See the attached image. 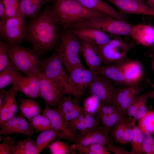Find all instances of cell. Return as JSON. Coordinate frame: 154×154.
Returning a JSON list of instances; mask_svg holds the SVG:
<instances>
[{
    "instance_id": "47",
    "label": "cell",
    "mask_w": 154,
    "mask_h": 154,
    "mask_svg": "<svg viewBox=\"0 0 154 154\" xmlns=\"http://www.w3.org/2000/svg\"><path fill=\"white\" fill-rule=\"evenodd\" d=\"M68 126L76 130H79L80 133H83L88 132L87 128L84 123L77 118L67 122Z\"/></svg>"
},
{
    "instance_id": "51",
    "label": "cell",
    "mask_w": 154,
    "mask_h": 154,
    "mask_svg": "<svg viewBox=\"0 0 154 154\" xmlns=\"http://www.w3.org/2000/svg\"><path fill=\"white\" fill-rule=\"evenodd\" d=\"M6 91L4 89H0V107L2 104L3 100L5 96Z\"/></svg>"
},
{
    "instance_id": "16",
    "label": "cell",
    "mask_w": 154,
    "mask_h": 154,
    "mask_svg": "<svg viewBox=\"0 0 154 154\" xmlns=\"http://www.w3.org/2000/svg\"><path fill=\"white\" fill-rule=\"evenodd\" d=\"M75 142L84 146L98 144L105 146L113 143L110 137L105 134L102 125L98 126L86 133H79Z\"/></svg>"
},
{
    "instance_id": "23",
    "label": "cell",
    "mask_w": 154,
    "mask_h": 154,
    "mask_svg": "<svg viewBox=\"0 0 154 154\" xmlns=\"http://www.w3.org/2000/svg\"><path fill=\"white\" fill-rule=\"evenodd\" d=\"M53 0H20V13L24 17H36L42 7Z\"/></svg>"
},
{
    "instance_id": "31",
    "label": "cell",
    "mask_w": 154,
    "mask_h": 154,
    "mask_svg": "<svg viewBox=\"0 0 154 154\" xmlns=\"http://www.w3.org/2000/svg\"><path fill=\"white\" fill-rule=\"evenodd\" d=\"M78 104V100L73 99L70 96H62L57 103L56 109L63 117Z\"/></svg>"
},
{
    "instance_id": "5",
    "label": "cell",
    "mask_w": 154,
    "mask_h": 154,
    "mask_svg": "<svg viewBox=\"0 0 154 154\" xmlns=\"http://www.w3.org/2000/svg\"><path fill=\"white\" fill-rule=\"evenodd\" d=\"M7 45L9 59L20 72L26 76L39 72L40 55L36 50L18 44Z\"/></svg>"
},
{
    "instance_id": "56",
    "label": "cell",
    "mask_w": 154,
    "mask_h": 154,
    "mask_svg": "<svg viewBox=\"0 0 154 154\" xmlns=\"http://www.w3.org/2000/svg\"><path fill=\"white\" fill-rule=\"evenodd\" d=\"M153 45L152 49L153 50H154V44Z\"/></svg>"
},
{
    "instance_id": "49",
    "label": "cell",
    "mask_w": 154,
    "mask_h": 154,
    "mask_svg": "<svg viewBox=\"0 0 154 154\" xmlns=\"http://www.w3.org/2000/svg\"><path fill=\"white\" fill-rule=\"evenodd\" d=\"M138 95L127 109L126 112L130 120L135 115L139 103Z\"/></svg>"
},
{
    "instance_id": "35",
    "label": "cell",
    "mask_w": 154,
    "mask_h": 154,
    "mask_svg": "<svg viewBox=\"0 0 154 154\" xmlns=\"http://www.w3.org/2000/svg\"><path fill=\"white\" fill-rule=\"evenodd\" d=\"M76 148L81 154H110L105 147L98 144H93L84 146L76 143Z\"/></svg>"
},
{
    "instance_id": "22",
    "label": "cell",
    "mask_w": 154,
    "mask_h": 154,
    "mask_svg": "<svg viewBox=\"0 0 154 154\" xmlns=\"http://www.w3.org/2000/svg\"><path fill=\"white\" fill-rule=\"evenodd\" d=\"M99 75L111 80L116 83L129 85L121 69L117 65L111 64L100 66L96 70Z\"/></svg>"
},
{
    "instance_id": "10",
    "label": "cell",
    "mask_w": 154,
    "mask_h": 154,
    "mask_svg": "<svg viewBox=\"0 0 154 154\" xmlns=\"http://www.w3.org/2000/svg\"><path fill=\"white\" fill-rule=\"evenodd\" d=\"M69 73V84L80 97L98 74L96 71L86 69L84 66L75 68Z\"/></svg>"
},
{
    "instance_id": "17",
    "label": "cell",
    "mask_w": 154,
    "mask_h": 154,
    "mask_svg": "<svg viewBox=\"0 0 154 154\" xmlns=\"http://www.w3.org/2000/svg\"><path fill=\"white\" fill-rule=\"evenodd\" d=\"M18 92L17 88L13 85L6 91L2 105L0 107V123L13 117L17 112L18 107L15 96Z\"/></svg>"
},
{
    "instance_id": "24",
    "label": "cell",
    "mask_w": 154,
    "mask_h": 154,
    "mask_svg": "<svg viewBox=\"0 0 154 154\" xmlns=\"http://www.w3.org/2000/svg\"><path fill=\"white\" fill-rule=\"evenodd\" d=\"M20 72L10 60L7 66L0 71V89L12 85L17 78L23 76Z\"/></svg>"
},
{
    "instance_id": "55",
    "label": "cell",
    "mask_w": 154,
    "mask_h": 154,
    "mask_svg": "<svg viewBox=\"0 0 154 154\" xmlns=\"http://www.w3.org/2000/svg\"><path fill=\"white\" fill-rule=\"evenodd\" d=\"M138 0L139 1H141L142 2H143L144 3V0Z\"/></svg>"
},
{
    "instance_id": "52",
    "label": "cell",
    "mask_w": 154,
    "mask_h": 154,
    "mask_svg": "<svg viewBox=\"0 0 154 154\" xmlns=\"http://www.w3.org/2000/svg\"><path fill=\"white\" fill-rule=\"evenodd\" d=\"M147 80L149 84L153 89V91L149 92V98H151L154 100V83L152 82L149 79H147Z\"/></svg>"
},
{
    "instance_id": "43",
    "label": "cell",
    "mask_w": 154,
    "mask_h": 154,
    "mask_svg": "<svg viewBox=\"0 0 154 154\" xmlns=\"http://www.w3.org/2000/svg\"><path fill=\"white\" fill-rule=\"evenodd\" d=\"M143 133L142 146L143 153L146 154H153L152 146L153 138L152 135L147 131H145Z\"/></svg>"
},
{
    "instance_id": "18",
    "label": "cell",
    "mask_w": 154,
    "mask_h": 154,
    "mask_svg": "<svg viewBox=\"0 0 154 154\" xmlns=\"http://www.w3.org/2000/svg\"><path fill=\"white\" fill-rule=\"evenodd\" d=\"M130 36L144 46L153 45L154 44V27L143 24L132 25Z\"/></svg>"
},
{
    "instance_id": "12",
    "label": "cell",
    "mask_w": 154,
    "mask_h": 154,
    "mask_svg": "<svg viewBox=\"0 0 154 154\" xmlns=\"http://www.w3.org/2000/svg\"><path fill=\"white\" fill-rule=\"evenodd\" d=\"M0 134L5 136L15 133L23 134L30 138L34 134L33 128L24 117L15 115L7 120L0 123Z\"/></svg>"
},
{
    "instance_id": "34",
    "label": "cell",
    "mask_w": 154,
    "mask_h": 154,
    "mask_svg": "<svg viewBox=\"0 0 154 154\" xmlns=\"http://www.w3.org/2000/svg\"><path fill=\"white\" fill-rule=\"evenodd\" d=\"M133 136L131 142L132 154H143L142 143L143 133L135 124L133 127Z\"/></svg>"
},
{
    "instance_id": "15",
    "label": "cell",
    "mask_w": 154,
    "mask_h": 154,
    "mask_svg": "<svg viewBox=\"0 0 154 154\" xmlns=\"http://www.w3.org/2000/svg\"><path fill=\"white\" fill-rule=\"evenodd\" d=\"M69 30L79 39L96 45L107 44L110 40L107 33L91 28H83Z\"/></svg>"
},
{
    "instance_id": "38",
    "label": "cell",
    "mask_w": 154,
    "mask_h": 154,
    "mask_svg": "<svg viewBox=\"0 0 154 154\" xmlns=\"http://www.w3.org/2000/svg\"><path fill=\"white\" fill-rule=\"evenodd\" d=\"M129 120L128 117L124 116L117 122L111 131L113 138L119 143H122L124 130L127 123Z\"/></svg>"
},
{
    "instance_id": "6",
    "label": "cell",
    "mask_w": 154,
    "mask_h": 154,
    "mask_svg": "<svg viewBox=\"0 0 154 154\" xmlns=\"http://www.w3.org/2000/svg\"><path fill=\"white\" fill-rule=\"evenodd\" d=\"M63 65L56 50L50 57L40 59L39 72L60 84L64 88V95H72L78 100L80 97L70 86L68 76Z\"/></svg>"
},
{
    "instance_id": "44",
    "label": "cell",
    "mask_w": 154,
    "mask_h": 154,
    "mask_svg": "<svg viewBox=\"0 0 154 154\" xmlns=\"http://www.w3.org/2000/svg\"><path fill=\"white\" fill-rule=\"evenodd\" d=\"M7 44L0 41V71L8 64L10 60Z\"/></svg>"
},
{
    "instance_id": "8",
    "label": "cell",
    "mask_w": 154,
    "mask_h": 154,
    "mask_svg": "<svg viewBox=\"0 0 154 154\" xmlns=\"http://www.w3.org/2000/svg\"><path fill=\"white\" fill-rule=\"evenodd\" d=\"M96 46L102 62L106 65L124 60L130 48L118 40L113 39L105 44Z\"/></svg>"
},
{
    "instance_id": "57",
    "label": "cell",
    "mask_w": 154,
    "mask_h": 154,
    "mask_svg": "<svg viewBox=\"0 0 154 154\" xmlns=\"http://www.w3.org/2000/svg\"><path fill=\"white\" fill-rule=\"evenodd\" d=\"M153 65H154V64H153Z\"/></svg>"
},
{
    "instance_id": "1",
    "label": "cell",
    "mask_w": 154,
    "mask_h": 154,
    "mask_svg": "<svg viewBox=\"0 0 154 154\" xmlns=\"http://www.w3.org/2000/svg\"><path fill=\"white\" fill-rule=\"evenodd\" d=\"M60 26L52 5H49L26 26L24 40L30 43L40 55L44 54L58 47Z\"/></svg>"
},
{
    "instance_id": "4",
    "label": "cell",
    "mask_w": 154,
    "mask_h": 154,
    "mask_svg": "<svg viewBox=\"0 0 154 154\" xmlns=\"http://www.w3.org/2000/svg\"><path fill=\"white\" fill-rule=\"evenodd\" d=\"M132 25L109 16L92 18L71 24L64 29H96L116 35L130 36Z\"/></svg>"
},
{
    "instance_id": "28",
    "label": "cell",
    "mask_w": 154,
    "mask_h": 154,
    "mask_svg": "<svg viewBox=\"0 0 154 154\" xmlns=\"http://www.w3.org/2000/svg\"><path fill=\"white\" fill-rule=\"evenodd\" d=\"M142 89L137 85H125L117 88L113 99L114 104L119 106L126 99L133 93L141 91Z\"/></svg>"
},
{
    "instance_id": "48",
    "label": "cell",
    "mask_w": 154,
    "mask_h": 154,
    "mask_svg": "<svg viewBox=\"0 0 154 154\" xmlns=\"http://www.w3.org/2000/svg\"><path fill=\"white\" fill-rule=\"evenodd\" d=\"M104 147L108 151L115 154H132L131 151H127L120 147L114 145L113 144H109Z\"/></svg>"
},
{
    "instance_id": "19",
    "label": "cell",
    "mask_w": 154,
    "mask_h": 154,
    "mask_svg": "<svg viewBox=\"0 0 154 154\" xmlns=\"http://www.w3.org/2000/svg\"><path fill=\"white\" fill-rule=\"evenodd\" d=\"M85 7L96 10L115 19L126 22L125 14L116 10L104 0H76Z\"/></svg>"
},
{
    "instance_id": "41",
    "label": "cell",
    "mask_w": 154,
    "mask_h": 154,
    "mask_svg": "<svg viewBox=\"0 0 154 154\" xmlns=\"http://www.w3.org/2000/svg\"><path fill=\"white\" fill-rule=\"evenodd\" d=\"M17 143L13 138L6 136L0 144V154H11Z\"/></svg>"
},
{
    "instance_id": "32",
    "label": "cell",
    "mask_w": 154,
    "mask_h": 154,
    "mask_svg": "<svg viewBox=\"0 0 154 154\" xmlns=\"http://www.w3.org/2000/svg\"><path fill=\"white\" fill-rule=\"evenodd\" d=\"M29 121L33 129L37 132L53 129L49 119L42 114L37 115Z\"/></svg>"
},
{
    "instance_id": "54",
    "label": "cell",
    "mask_w": 154,
    "mask_h": 154,
    "mask_svg": "<svg viewBox=\"0 0 154 154\" xmlns=\"http://www.w3.org/2000/svg\"><path fill=\"white\" fill-rule=\"evenodd\" d=\"M152 153L153 154H154V138H153V140L152 146Z\"/></svg>"
},
{
    "instance_id": "14",
    "label": "cell",
    "mask_w": 154,
    "mask_h": 154,
    "mask_svg": "<svg viewBox=\"0 0 154 154\" xmlns=\"http://www.w3.org/2000/svg\"><path fill=\"white\" fill-rule=\"evenodd\" d=\"M116 6L123 14L154 16V9L137 0H106Z\"/></svg>"
},
{
    "instance_id": "26",
    "label": "cell",
    "mask_w": 154,
    "mask_h": 154,
    "mask_svg": "<svg viewBox=\"0 0 154 154\" xmlns=\"http://www.w3.org/2000/svg\"><path fill=\"white\" fill-rule=\"evenodd\" d=\"M126 115V111H122L108 115H98L105 135L110 136L109 133L115 124Z\"/></svg>"
},
{
    "instance_id": "45",
    "label": "cell",
    "mask_w": 154,
    "mask_h": 154,
    "mask_svg": "<svg viewBox=\"0 0 154 154\" xmlns=\"http://www.w3.org/2000/svg\"><path fill=\"white\" fill-rule=\"evenodd\" d=\"M84 111L83 108L78 104L62 117L64 121L67 122L78 117L83 113Z\"/></svg>"
},
{
    "instance_id": "33",
    "label": "cell",
    "mask_w": 154,
    "mask_h": 154,
    "mask_svg": "<svg viewBox=\"0 0 154 154\" xmlns=\"http://www.w3.org/2000/svg\"><path fill=\"white\" fill-rule=\"evenodd\" d=\"M138 127L143 132L154 134V111L147 110L145 115L138 120Z\"/></svg>"
},
{
    "instance_id": "2",
    "label": "cell",
    "mask_w": 154,
    "mask_h": 154,
    "mask_svg": "<svg viewBox=\"0 0 154 154\" xmlns=\"http://www.w3.org/2000/svg\"><path fill=\"white\" fill-rule=\"evenodd\" d=\"M52 5L60 26L64 29L79 21L108 16L85 7L76 0H53Z\"/></svg>"
},
{
    "instance_id": "46",
    "label": "cell",
    "mask_w": 154,
    "mask_h": 154,
    "mask_svg": "<svg viewBox=\"0 0 154 154\" xmlns=\"http://www.w3.org/2000/svg\"><path fill=\"white\" fill-rule=\"evenodd\" d=\"M133 127L130 119L127 123L123 133L122 144H125L131 143L133 136Z\"/></svg>"
},
{
    "instance_id": "9",
    "label": "cell",
    "mask_w": 154,
    "mask_h": 154,
    "mask_svg": "<svg viewBox=\"0 0 154 154\" xmlns=\"http://www.w3.org/2000/svg\"><path fill=\"white\" fill-rule=\"evenodd\" d=\"M116 88L109 79L98 74L88 89L90 95L97 98L101 103L114 105L113 99Z\"/></svg>"
},
{
    "instance_id": "25",
    "label": "cell",
    "mask_w": 154,
    "mask_h": 154,
    "mask_svg": "<svg viewBox=\"0 0 154 154\" xmlns=\"http://www.w3.org/2000/svg\"><path fill=\"white\" fill-rule=\"evenodd\" d=\"M20 101L21 115L29 120L40 114V110L38 103L32 98H21Z\"/></svg>"
},
{
    "instance_id": "11",
    "label": "cell",
    "mask_w": 154,
    "mask_h": 154,
    "mask_svg": "<svg viewBox=\"0 0 154 154\" xmlns=\"http://www.w3.org/2000/svg\"><path fill=\"white\" fill-rule=\"evenodd\" d=\"M40 97L46 105L56 107L61 97L64 95V88L58 83L51 80L39 72Z\"/></svg>"
},
{
    "instance_id": "29",
    "label": "cell",
    "mask_w": 154,
    "mask_h": 154,
    "mask_svg": "<svg viewBox=\"0 0 154 154\" xmlns=\"http://www.w3.org/2000/svg\"><path fill=\"white\" fill-rule=\"evenodd\" d=\"M58 132L54 129L42 131L40 133L36 141L39 154L58 137Z\"/></svg>"
},
{
    "instance_id": "27",
    "label": "cell",
    "mask_w": 154,
    "mask_h": 154,
    "mask_svg": "<svg viewBox=\"0 0 154 154\" xmlns=\"http://www.w3.org/2000/svg\"><path fill=\"white\" fill-rule=\"evenodd\" d=\"M39 154L36 141L30 138L23 140H18L16 146L11 153V154Z\"/></svg>"
},
{
    "instance_id": "7",
    "label": "cell",
    "mask_w": 154,
    "mask_h": 154,
    "mask_svg": "<svg viewBox=\"0 0 154 154\" xmlns=\"http://www.w3.org/2000/svg\"><path fill=\"white\" fill-rule=\"evenodd\" d=\"M24 17L21 14L5 18L0 21V35L7 44H20L26 31Z\"/></svg>"
},
{
    "instance_id": "3",
    "label": "cell",
    "mask_w": 154,
    "mask_h": 154,
    "mask_svg": "<svg viewBox=\"0 0 154 154\" xmlns=\"http://www.w3.org/2000/svg\"><path fill=\"white\" fill-rule=\"evenodd\" d=\"M60 33V42L56 50L58 56L69 73L74 68L84 67L79 56L81 44L79 38L69 30L64 29Z\"/></svg>"
},
{
    "instance_id": "21",
    "label": "cell",
    "mask_w": 154,
    "mask_h": 154,
    "mask_svg": "<svg viewBox=\"0 0 154 154\" xmlns=\"http://www.w3.org/2000/svg\"><path fill=\"white\" fill-rule=\"evenodd\" d=\"M81 44V53L90 70H96L101 66L102 61L96 45L80 40Z\"/></svg>"
},
{
    "instance_id": "39",
    "label": "cell",
    "mask_w": 154,
    "mask_h": 154,
    "mask_svg": "<svg viewBox=\"0 0 154 154\" xmlns=\"http://www.w3.org/2000/svg\"><path fill=\"white\" fill-rule=\"evenodd\" d=\"M5 9V17L20 14V0H3Z\"/></svg>"
},
{
    "instance_id": "42",
    "label": "cell",
    "mask_w": 154,
    "mask_h": 154,
    "mask_svg": "<svg viewBox=\"0 0 154 154\" xmlns=\"http://www.w3.org/2000/svg\"><path fill=\"white\" fill-rule=\"evenodd\" d=\"M122 111L120 107L114 105H109L100 104L97 109L96 114L98 115L110 114Z\"/></svg>"
},
{
    "instance_id": "20",
    "label": "cell",
    "mask_w": 154,
    "mask_h": 154,
    "mask_svg": "<svg viewBox=\"0 0 154 154\" xmlns=\"http://www.w3.org/2000/svg\"><path fill=\"white\" fill-rule=\"evenodd\" d=\"M118 65L121 69L129 85H136L142 76V68L138 61L127 62Z\"/></svg>"
},
{
    "instance_id": "30",
    "label": "cell",
    "mask_w": 154,
    "mask_h": 154,
    "mask_svg": "<svg viewBox=\"0 0 154 154\" xmlns=\"http://www.w3.org/2000/svg\"><path fill=\"white\" fill-rule=\"evenodd\" d=\"M50 153L51 154H76V144L69 146L67 143L57 140L54 141L48 146Z\"/></svg>"
},
{
    "instance_id": "37",
    "label": "cell",
    "mask_w": 154,
    "mask_h": 154,
    "mask_svg": "<svg viewBox=\"0 0 154 154\" xmlns=\"http://www.w3.org/2000/svg\"><path fill=\"white\" fill-rule=\"evenodd\" d=\"M139 103L136 113L130 120L131 125L133 127L137 121L143 117L145 114L147 110L146 106L149 96V92L141 95H139Z\"/></svg>"
},
{
    "instance_id": "13",
    "label": "cell",
    "mask_w": 154,
    "mask_h": 154,
    "mask_svg": "<svg viewBox=\"0 0 154 154\" xmlns=\"http://www.w3.org/2000/svg\"><path fill=\"white\" fill-rule=\"evenodd\" d=\"M12 85L17 88L19 92L23 93L28 97L37 98L40 96L39 72L19 77Z\"/></svg>"
},
{
    "instance_id": "50",
    "label": "cell",
    "mask_w": 154,
    "mask_h": 154,
    "mask_svg": "<svg viewBox=\"0 0 154 154\" xmlns=\"http://www.w3.org/2000/svg\"><path fill=\"white\" fill-rule=\"evenodd\" d=\"M0 17L1 20L5 17V9L3 0H0Z\"/></svg>"
},
{
    "instance_id": "40",
    "label": "cell",
    "mask_w": 154,
    "mask_h": 154,
    "mask_svg": "<svg viewBox=\"0 0 154 154\" xmlns=\"http://www.w3.org/2000/svg\"><path fill=\"white\" fill-rule=\"evenodd\" d=\"M100 102L94 96L91 95L84 101L83 107L84 111L91 113L96 114Z\"/></svg>"
},
{
    "instance_id": "36",
    "label": "cell",
    "mask_w": 154,
    "mask_h": 154,
    "mask_svg": "<svg viewBox=\"0 0 154 154\" xmlns=\"http://www.w3.org/2000/svg\"><path fill=\"white\" fill-rule=\"evenodd\" d=\"M77 118L84 123L88 131L98 126L101 123L100 118L96 114H92L85 111Z\"/></svg>"
},
{
    "instance_id": "53",
    "label": "cell",
    "mask_w": 154,
    "mask_h": 154,
    "mask_svg": "<svg viewBox=\"0 0 154 154\" xmlns=\"http://www.w3.org/2000/svg\"><path fill=\"white\" fill-rule=\"evenodd\" d=\"M147 5L154 9V0H147Z\"/></svg>"
}]
</instances>
